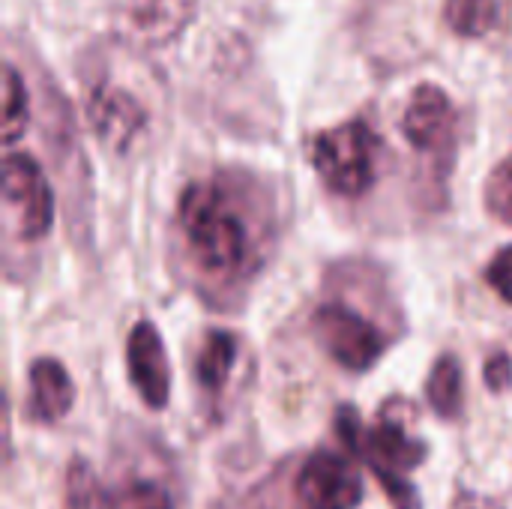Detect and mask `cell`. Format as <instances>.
<instances>
[{
  "label": "cell",
  "instance_id": "obj_1",
  "mask_svg": "<svg viewBox=\"0 0 512 509\" xmlns=\"http://www.w3.org/2000/svg\"><path fill=\"white\" fill-rule=\"evenodd\" d=\"M177 240L201 288L222 294L249 285L276 240L264 183L243 171L189 183L177 204Z\"/></svg>",
  "mask_w": 512,
  "mask_h": 509
},
{
  "label": "cell",
  "instance_id": "obj_2",
  "mask_svg": "<svg viewBox=\"0 0 512 509\" xmlns=\"http://www.w3.org/2000/svg\"><path fill=\"white\" fill-rule=\"evenodd\" d=\"M333 423H336V435L342 438V444L351 447L378 477L393 507L423 509L420 492L408 480V471L420 468L429 450L420 438L408 435L405 423L393 420L390 411H381L378 423L372 429H363V420L351 405H342Z\"/></svg>",
  "mask_w": 512,
  "mask_h": 509
},
{
  "label": "cell",
  "instance_id": "obj_3",
  "mask_svg": "<svg viewBox=\"0 0 512 509\" xmlns=\"http://www.w3.org/2000/svg\"><path fill=\"white\" fill-rule=\"evenodd\" d=\"M381 156V135L360 117L336 129H324L309 141V159L321 183L342 198H360L378 183Z\"/></svg>",
  "mask_w": 512,
  "mask_h": 509
},
{
  "label": "cell",
  "instance_id": "obj_4",
  "mask_svg": "<svg viewBox=\"0 0 512 509\" xmlns=\"http://www.w3.org/2000/svg\"><path fill=\"white\" fill-rule=\"evenodd\" d=\"M312 330L321 348L348 372H366L372 369L384 348L387 336L375 321H369L363 312H357L348 303H324L312 315Z\"/></svg>",
  "mask_w": 512,
  "mask_h": 509
},
{
  "label": "cell",
  "instance_id": "obj_5",
  "mask_svg": "<svg viewBox=\"0 0 512 509\" xmlns=\"http://www.w3.org/2000/svg\"><path fill=\"white\" fill-rule=\"evenodd\" d=\"M3 204L15 234L27 243L48 237L54 225V195L42 165L30 153L3 159Z\"/></svg>",
  "mask_w": 512,
  "mask_h": 509
},
{
  "label": "cell",
  "instance_id": "obj_6",
  "mask_svg": "<svg viewBox=\"0 0 512 509\" xmlns=\"http://www.w3.org/2000/svg\"><path fill=\"white\" fill-rule=\"evenodd\" d=\"M402 135L408 144L432 159V168L447 177L456 159V108L438 84H420L402 114Z\"/></svg>",
  "mask_w": 512,
  "mask_h": 509
},
{
  "label": "cell",
  "instance_id": "obj_7",
  "mask_svg": "<svg viewBox=\"0 0 512 509\" xmlns=\"http://www.w3.org/2000/svg\"><path fill=\"white\" fill-rule=\"evenodd\" d=\"M297 498L306 509H357L363 480L351 459L333 450H318L297 474Z\"/></svg>",
  "mask_w": 512,
  "mask_h": 509
},
{
  "label": "cell",
  "instance_id": "obj_8",
  "mask_svg": "<svg viewBox=\"0 0 512 509\" xmlns=\"http://www.w3.org/2000/svg\"><path fill=\"white\" fill-rule=\"evenodd\" d=\"M87 117L99 141L111 150H129L147 123L144 105L123 87H114L108 78H99L87 87Z\"/></svg>",
  "mask_w": 512,
  "mask_h": 509
},
{
  "label": "cell",
  "instance_id": "obj_9",
  "mask_svg": "<svg viewBox=\"0 0 512 509\" xmlns=\"http://www.w3.org/2000/svg\"><path fill=\"white\" fill-rule=\"evenodd\" d=\"M126 369L141 402L153 411H162L171 399V363L153 321H138L132 327L126 342Z\"/></svg>",
  "mask_w": 512,
  "mask_h": 509
},
{
  "label": "cell",
  "instance_id": "obj_10",
  "mask_svg": "<svg viewBox=\"0 0 512 509\" xmlns=\"http://www.w3.org/2000/svg\"><path fill=\"white\" fill-rule=\"evenodd\" d=\"M198 0H120V27L138 45H165L195 18Z\"/></svg>",
  "mask_w": 512,
  "mask_h": 509
},
{
  "label": "cell",
  "instance_id": "obj_11",
  "mask_svg": "<svg viewBox=\"0 0 512 509\" xmlns=\"http://www.w3.org/2000/svg\"><path fill=\"white\" fill-rule=\"evenodd\" d=\"M75 387L60 360L42 357L30 366V399L27 417L36 423H57L72 411Z\"/></svg>",
  "mask_w": 512,
  "mask_h": 509
},
{
  "label": "cell",
  "instance_id": "obj_12",
  "mask_svg": "<svg viewBox=\"0 0 512 509\" xmlns=\"http://www.w3.org/2000/svg\"><path fill=\"white\" fill-rule=\"evenodd\" d=\"M240 342L228 330H210L195 351V381L201 393L219 396L237 366Z\"/></svg>",
  "mask_w": 512,
  "mask_h": 509
},
{
  "label": "cell",
  "instance_id": "obj_13",
  "mask_svg": "<svg viewBox=\"0 0 512 509\" xmlns=\"http://www.w3.org/2000/svg\"><path fill=\"white\" fill-rule=\"evenodd\" d=\"M426 399L432 405V411L444 420H456L462 417L465 408V384H462V366L456 357L444 354L429 375L426 384Z\"/></svg>",
  "mask_w": 512,
  "mask_h": 509
},
{
  "label": "cell",
  "instance_id": "obj_14",
  "mask_svg": "<svg viewBox=\"0 0 512 509\" xmlns=\"http://www.w3.org/2000/svg\"><path fill=\"white\" fill-rule=\"evenodd\" d=\"M504 18L501 0H447L444 3V21L456 36H486L492 33Z\"/></svg>",
  "mask_w": 512,
  "mask_h": 509
},
{
  "label": "cell",
  "instance_id": "obj_15",
  "mask_svg": "<svg viewBox=\"0 0 512 509\" xmlns=\"http://www.w3.org/2000/svg\"><path fill=\"white\" fill-rule=\"evenodd\" d=\"M30 123V96L12 63L3 69V144L12 147Z\"/></svg>",
  "mask_w": 512,
  "mask_h": 509
},
{
  "label": "cell",
  "instance_id": "obj_16",
  "mask_svg": "<svg viewBox=\"0 0 512 509\" xmlns=\"http://www.w3.org/2000/svg\"><path fill=\"white\" fill-rule=\"evenodd\" d=\"M66 507L69 509H111V495L96 480L84 459H72L66 471Z\"/></svg>",
  "mask_w": 512,
  "mask_h": 509
},
{
  "label": "cell",
  "instance_id": "obj_17",
  "mask_svg": "<svg viewBox=\"0 0 512 509\" xmlns=\"http://www.w3.org/2000/svg\"><path fill=\"white\" fill-rule=\"evenodd\" d=\"M483 201H486V210L504 222L512 225V153L495 165V171L489 174L486 180V189H483Z\"/></svg>",
  "mask_w": 512,
  "mask_h": 509
},
{
  "label": "cell",
  "instance_id": "obj_18",
  "mask_svg": "<svg viewBox=\"0 0 512 509\" xmlns=\"http://www.w3.org/2000/svg\"><path fill=\"white\" fill-rule=\"evenodd\" d=\"M111 509H174L168 492L159 483L135 480L111 495Z\"/></svg>",
  "mask_w": 512,
  "mask_h": 509
},
{
  "label": "cell",
  "instance_id": "obj_19",
  "mask_svg": "<svg viewBox=\"0 0 512 509\" xmlns=\"http://www.w3.org/2000/svg\"><path fill=\"white\" fill-rule=\"evenodd\" d=\"M486 282H489L507 303H512V246L501 249V252L492 258V264L486 267Z\"/></svg>",
  "mask_w": 512,
  "mask_h": 509
},
{
  "label": "cell",
  "instance_id": "obj_20",
  "mask_svg": "<svg viewBox=\"0 0 512 509\" xmlns=\"http://www.w3.org/2000/svg\"><path fill=\"white\" fill-rule=\"evenodd\" d=\"M486 384L492 393H501L512 384V360L507 354H495L486 363Z\"/></svg>",
  "mask_w": 512,
  "mask_h": 509
},
{
  "label": "cell",
  "instance_id": "obj_21",
  "mask_svg": "<svg viewBox=\"0 0 512 509\" xmlns=\"http://www.w3.org/2000/svg\"><path fill=\"white\" fill-rule=\"evenodd\" d=\"M453 509H501L495 501H483V498H477V495H468V492H462L459 498H456V504Z\"/></svg>",
  "mask_w": 512,
  "mask_h": 509
}]
</instances>
